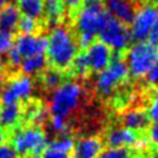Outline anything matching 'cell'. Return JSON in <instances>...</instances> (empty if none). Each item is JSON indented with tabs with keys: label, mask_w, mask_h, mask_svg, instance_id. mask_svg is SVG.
Listing matches in <instances>:
<instances>
[{
	"label": "cell",
	"mask_w": 158,
	"mask_h": 158,
	"mask_svg": "<svg viewBox=\"0 0 158 158\" xmlns=\"http://www.w3.org/2000/svg\"><path fill=\"white\" fill-rule=\"evenodd\" d=\"M46 40V59L58 70L69 68L78 54V43L74 33L67 26L57 25L49 31Z\"/></svg>",
	"instance_id": "cell-1"
},
{
	"label": "cell",
	"mask_w": 158,
	"mask_h": 158,
	"mask_svg": "<svg viewBox=\"0 0 158 158\" xmlns=\"http://www.w3.org/2000/svg\"><path fill=\"white\" fill-rule=\"evenodd\" d=\"M84 98V88L78 80H65L51 91L48 99V111L52 116L68 118L74 114Z\"/></svg>",
	"instance_id": "cell-2"
},
{
	"label": "cell",
	"mask_w": 158,
	"mask_h": 158,
	"mask_svg": "<svg viewBox=\"0 0 158 158\" xmlns=\"http://www.w3.org/2000/svg\"><path fill=\"white\" fill-rule=\"evenodd\" d=\"M107 17L109 15L104 10L102 5L83 4V7L78 10L74 19V26L78 33V46L88 48L94 42L95 36L99 35Z\"/></svg>",
	"instance_id": "cell-3"
},
{
	"label": "cell",
	"mask_w": 158,
	"mask_h": 158,
	"mask_svg": "<svg viewBox=\"0 0 158 158\" xmlns=\"http://www.w3.org/2000/svg\"><path fill=\"white\" fill-rule=\"evenodd\" d=\"M125 63L128 75L135 79H142L158 60V46L148 41L135 42L126 51Z\"/></svg>",
	"instance_id": "cell-4"
},
{
	"label": "cell",
	"mask_w": 158,
	"mask_h": 158,
	"mask_svg": "<svg viewBox=\"0 0 158 158\" xmlns=\"http://www.w3.org/2000/svg\"><path fill=\"white\" fill-rule=\"evenodd\" d=\"M47 144V135L38 126L19 127L11 135V146L17 156H37Z\"/></svg>",
	"instance_id": "cell-5"
},
{
	"label": "cell",
	"mask_w": 158,
	"mask_h": 158,
	"mask_svg": "<svg viewBox=\"0 0 158 158\" xmlns=\"http://www.w3.org/2000/svg\"><path fill=\"white\" fill-rule=\"evenodd\" d=\"M127 77L128 70L125 60L120 57L112 58L111 63L95 77L94 89L100 96L107 98L127 79Z\"/></svg>",
	"instance_id": "cell-6"
},
{
	"label": "cell",
	"mask_w": 158,
	"mask_h": 158,
	"mask_svg": "<svg viewBox=\"0 0 158 158\" xmlns=\"http://www.w3.org/2000/svg\"><path fill=\"white\" fill-rule=\"evenodd\" d=\"M158 19V7L152 2H144L136 7L132 21L130 22V33L136 42L147 41L152 33L154 23Z\"/></svg>",
	"instance_id": "cell-7"
},
{
	"label": "cell",
	"mask_w": 158,
	"mask_h": 158,
	"mask_svg": "<svg viewBox=\"0 0 158 158\" xmlns=\"http://www.w3.org/2000/svg\"><path fill=\"white\" fill-rule=\"evenodd\" d=\"M100 42L106 44L112 52H122L130 47L131 33L127 26L112 17H107L99 32Z\"/></svg>",
	"instance_id": "cell-8"
},
{
	"label": "cell",
	"mask_w": 158,
	"mask_h": 158,
	"mask_svg": "<svg viewBox=\"0 0 158 158\" xmlns=\"http://www.w3.org/2000/svg\"><path fill=\"white\" fill-rule=\"evenodd\" d=\"M35 93V81L27 75H16L6 83L0 99L4 105L19 104L20 101L28 100Z\"/></svg>",
	"instance_id": "cell-9"
},
{
	"label": "cell",
	"mask_w": 158,
	"mask_h": 158,
	"mask_svg": "<svg viewBox=\"0 0 158 158\" xmlns=\"http://www.w3.org/2000/svg\"><path fill=\"white\" fill-rule=\"evenodd\" d=\"M23 58L40 56L46 53L47 40L42 35H20L12 46Z\"/></svg>",
	"instance_id": "cell-10"
},
{
	"label": "cell",
	"mask_w": 158,
	"mask_h": 158,
	"mask_svg": "<svg viewBox=\"0 0 158 158\" xmlns=\"http://www.w3.org/2000/svg\"><path fill=\"white\" fill-rule=\"evenodd\" d=\"M85 57L89 63V69L93 72L104 70L112 60V51L100 41H94L88 48H85Z\"/></svg>",
	"instance_id": "cell-11"
},
{
	"label": "cell",
	"mask_w": 158,
	"mask_h": 158,
	"mask_svg": "<svg viewBox=\"0 0 158 158\" xmlns=\"http://www.w3.org/2000/svg\"><path fill=\"white\" fill-rule=\"evenodd\" d=\"M137 139L138 135L136 132L123 126H116L106 131L102 141L111 148H130L136 144Z\"/></svg>",
	"instance_id": "cell-12"
},
{
	"label": "cell",
	"mask_w": 158,
	"mask_h": 158,
	"mask_svg": "<svg viewBox=\"0 0 158 158\" xmlns=\"http://www.w3.org/2000/svg\"><path fill=\"white\" fill-rule=\"evenodd\" d=\"M104 149V141L99 136H84L74 142V158H96Z\"/></svg>",
	"instance_id": "cell-13"
},
{
	"label": "cell",
	"mask_w": 158,
	"mask_h": 158,
	"mask_svg": "<svg viewBox=\"0 0 158 158\" xmlns=\"http://www.w3.org/2000/svg\"><path fill=\"white\" fill-rule=\"evenodd\" d=\"M106 14L127 25L132 21V17L136 11V6L132 0H105Z\"/></svg>",
	"instance_id": "cell-14"
},
{
	"label": "cell",
	"mask_w": 158,
	"mask_h": 158,
	"mask_svg": "<svg viewBox=\"0 0 158 158\" xmlns=\"http://www.w3.org/2000/svg\"><path fill=\"white\" fill-rule=\"evenodd\" d=\"M74 141L70 136H58L56 139L49 142L42 151L41 158H68L73 151Z\"/></svg>",
	"instance_id": "cell-15"
},
{
	"label": "cell",
	"mask_w": 158,
	"mask_h": 158,
	"mask_svg": "<svg viewBox=\"0 0 158 158\" xmlns=\"http://www.w3.org/2000/svg\"><path fill=\"white\" fill-rule=\"evenodd\" d=\"M148 122H149V120H148L146 111L142 109H138V107L126 110L121 116L122 126L136 132V133L147 128Z\"/></svg>",
	"instance_id": "cell-16"
},
{
	"label": "cell",
	"mask_w": 158,
	"mask_h": 158,
	"mask_svg": "<svg viewBox=\"0 0 158 158\" xmlns=\"http://www.w3.org/2000/svg\"><path fill=\"white\" fill-rule=\"evenodd\" d=\"M21 19V14L16 5L5 4L0 7V32L12 33L17 30L19 21Z\"/></svg>",
	"instance_id": "cell-17"
},
{
	"label": "cell",
	"mask_w": 158,
	"mask_h": 158,
	"mask_svg": "<svg viewBox=\"0 0 158 158\" xmlns=\"http://www.w3.org/2000/svg\"><path fill=\"white\" fill-rule=\"evenodd\" d=\"M22 117V110L19 104L4 105L0 112V125L4 128H15Z\"/></svg>",
	"instance_id": "cell-18"
},
{
	"label": "cell",
	"mask_w": 158,
	"mask_h": 158,
	"mask_svg": "<svg viewBox=\"0 0 158 158\" xmlns=\"http://www.w3.org/2000/svg\"><path fill=\"white\" fill-rule=\"evenodd\" d=\"M64 11L62 0H43V16L49 25L57 26L64 16Z\"/></svg>",
	"instance_id": "cell-19"
},
{
	"label": "cell",
	"mask_w": 158,
	"mask_h": 158,
	"mask_svg": "<svg viewBox=\"0 0 158 158\" xmlns=\"http://www.w3.org/2000/svg\"><path fill=\"white\" fill-rule=\"evenodd\" d=\"M47 65V59L44 54H40V56H33V57H28V58H23L20 68L23 75L27 77H32L36 74L42 73L46 69Z\"/></svg>",
	"instance_id": "cell-20"
},
{
	"label": "cell",
	"mask_w": 158,
	"mask_h": 158,
	"mask_svg": "<svg viewBox=\"0 0 158 158\" xmlns=\"http://www.w3.org/2000/svg\"><path fill=\"white\" fill-rule=\"evenodd\" d=\"M17 9L23 16L38 20L43 16V0H17Z\"/></svg>",
	"instance_id": "cell-21"
},
{
	"label": "cell",
	"mask_w": 158,
	"mask_h": 158,
	"mask_svg": "<svg viewBox=\"0 0 158 158\" xmlns=\"http://www.w3.org/2000/svg\"><path fill=\"white\" fill-rule=\"evenodd\" d=\"M63 83V74L56 68L44 69L41 74V85L46 90H54Z\"/></svg>",
	"instance_id": "cell-22"
},
{
	"label": "cell",
	"mask_w": 158,
	"mask_h": 158,
	"mask_svg": "<svg viewBox=\"0 0 158 158\" xmlns=\"http://www.w3.org/2000/svg\"><path fill=\"white\" fill-rule=\"evenodd\" d=\"M25 116L28 120V122H31L33 125H40V123H43L46 121L47 110L40 104H30L26 107Z\"/></svg>",
	"instance_id": "cell-23"
},
{
	"label": "cell",
	"mask_w": 158,
	"mask_h": 158,
	"mask_svg": "<svg viewBox=\"0 0 158 158\" xmlns=\"http://www.w3.org/2000/svg\"><path fill=\"white\" fill-rule=\"evenodd\" d=\"M69 68H72V72L77 77H79V78L86 77L90 69H89V63L85 57V53H78L77 57L73 59Z\"/></svg>",
	"instance_id": "cell-24"
},
{
	"label": "cell",
	"mask_w": 158,
	"mask_h": 158,
	"mask_svg": "<svg viewBox=\"0 0 158 158\" xmlns=\"http://www.w3.org/2000/svg\"><path fill=\"white\" fill-rule=\"evenodd\" d=\"M48 127H49V131L53 135L64 136V135H67V132L69 130V122H68V118H65V117H62V116H52L49 118Z\"/></svg>",
	"instance_id": "cell-25"
},
{
	"label": "cell",
	"mask_w": 158,
	"mask_h": 158,
	"mask_svg": "<svg viewBox=\"0 0 158 158\" xmlns=\"http://www.w3.org/2000/svg\"><path fill=\"white\" fill-rule=\"evenodd\" d=\"M96 158H133L128 148H104Z\"/></svg>",
	"instance_id": "cell-26"
},
{
	"label": "cell",
	"mask_w": 158,
	"mask_h": 158,
	"mask_svg": "<svg viewBox=\"0 0 158 158\" xmlns=\"http://www.w3.org/2000/svg\"><path fill=\"white\" fill-rule=\"evenodd\" d=\"M17 30L21 32V35H35V32L38 30V22L35 19L22 16L19 21Z\"/></svg>",
	"instance_id": "cell-27"
},
{
	"label": "cell",
	"mask_w": 158,
	"mask_h": 158,
	"mask_svg": "<svg viewBox=\"0 0 158 158\" xmlns=\"http://www.w3.org/2000/svg\"><path fill=\"white\" fill-rule=\"evenodd\" d=\"M146 114L148 116V120H152L153 122H158V91H156L149 98Z\"/></svg>",
	"instance_id": "cell-28"
},
{
	"label": "cell",
	"mask_w": 158,
	"mask_h": 158,
	"mask_svg": "<svg viewBox=\"0 0 158 158\" xmlns=\"http://www.w3.org/2000/svg\"><path fill=\"white\" fill-rule=\"evenodd\" d=\"M12 46H14V40L11 33L0 32V56L7 54V52L12 48Z\"/></svg>",
	"instance_id": "cell-29"
},
{
	"label": "cell",
	"mask_w": 158,
	"mask_h": 158,
	"mask_svg": "<svg viewBox=\"0 0 158 158\" xmlns=\"http://www.w3.org/2000/svg\"><path fill=\"white\" fill-rule=\"evenodd\" d=\"M146 84L152 89H158V60L156 64L149 69V72L144 77Z\"/></svg>",
	"instance_id": "cell-30"
},
{
	"label": "cell",
	"mask_w": 158,
	"mask_h": 158,
	"mask_svg": "<svg viewBox=\"0 0 158 158\" xmlns=\"http://www.w3.org/2000/svg\"><path fill=\"white\" fill-rule=\"evenodd\" d=\"M146 139L148 144L153 146L154 148H158V122H153L148 126Z\"/></svg>",
	"instance_id": "cell-31"
},
{
	"label": "cell",
	"mask_w": 158,
	"mask_h": 158,
	"mask_svg": "<svg viewBox=\"0 0 158 158\" xmlns=\"http://www.w3.org/2000/svg\"><path fill=\"white\" fill-rule=\"evenodd\" d=\"M7 63L11 65V67H14V68H17V67H20V64H21V62H22V57L19 54V52L12 47L9 52H7Z\"/></svg>",
	"instance_id": "cell-32"
},
{
	"label": "cell",
	"mask_w": 158,
	"mask_h": 158,
	"mask_svg": "<svg viewBox=\"0 0 158 158\" xmlns=\"http://www.w3.org/2000/svg\"><path fill=\"white\" fill-rule=\"evenodd\" d=\"M0 158H17V153L11 144L2 143L0 146Z\"/></svg>",
	"instance_id": "cell-33"
},
{
	"label": "cell",
	"mask_w": 158,
	"mask_h": 158,
	"mask_svg": "<svg viewBox=\"0 0 158 158\" xmlns=\"http://www.w3.org/2000/svg\"><path fill=\"white\" fill-rule=\"evenodd\" d=\"M84 0H62V4L64 6V9H68L70 11H74V10H78L81 4H83Z\"/></svg>",
	"instance_id": "cell-34"
},
{
	"label": "cell",
	"mask_w": 158,
	"mask_h": 158,
	"mask_svg": "<svg viewBox=\"0 0 158 158\" xmlns=\"http://www.w3.org/2000/svg\"><path fill=\"white\" fill-rule=\"evenodd\" d=\"M147 41L151 42V43H153V44H157V46H158V19H157V21H156V23H154V27H153V30H152V33H151V36L148 37Z\"/></svg>",
	"instance_id": "cell-35"
},
{
	"label": "cell",
	"mask_w": 158,
	"mask_h": 158,
	"mask_svg": "<svg viewBox=\"0 0 158 158\" xmlns=\"http://www.w3.org/2000/svg\"><path fill=\"white\" fill-rule=\"evenodd\" d=\"M147 147H148V142H147V139H146V138H139V137H138L136 144L133 146V148L137 149L138 152H143V151H146Z\"/></svg>",
	"instance_id": "cell-36"
},
{
	"label": "cell",
	"mask_w": 158,
	"mask_h": 158,
	"mask_svg": "<svg viewBox=\"0 0 158 158\" xmlns=\"http://www.w3.org/2000/svg\"><path fill=\"white\" fill-rule=\"evenodd\" d=\"M5 85H6V75H5L4 70L0 68V94L2 93Z\"/></svg>",
	"instance_id": "cell-37"
},
{
	"label": "cell",
	"mask_w": 158,
	"mask_h": 158,
	"mask_svg": "<svg viewBox=\"0 0 158 158\" xmlns=\"http://www.w3.org/2000/svg\"><path fill=\"white\" fill-rule=\"evenodd\" d=\"M4 139H5V135H4V132H2V130L0 128V146L4 143Z\"/></svg>",
	"instance_id": "cell-38"
},
{
	"label": "cell",
	"mask_w": 158,
	"mask_h": 158,
	"mask_svg": "<svg viewBox=\"0 0 158 158\" xmlns=\"http://www.w3.org/2000/svg\"><path fill=\"white\" fill-rule=\"evenodd\" d=\"M149 158H158V149L154 151V152H152L151 156H149Z\"/></svg>",
	"instance_id": "cell-39"
},
{
	"label": "cell",
	"mask_w": 158,
	"mask_h": 158,
	"mask_svg": "<svg viewBox=\"0 0 158 158\" xmlns=\"http://www.w3.org/2000/svg\"><path fill=\"white\" fill-rule=\"evenodd\" d=\"M0 1H1V4H10L11 0H0Z\"/></svg>",
	"instance_id": "cell-40"
},
{
	"label": "cell",
	"mask_w": 158,
	"mask_h": 158,
	"mask_svg": "<svg viewBox=\"0 0 158 158\" xmlns=\"http://www.w3.org/2000/svg\"><path fill=\"white\" fill-rule=\"evenodd\" d=\"M27 158H41V157H38V156H28Z\"/></svg>",
	"instance_id": "cell-41"
},
{
	"label": "cell",
	"mask_w": 158,
	"mask_h": 158,
	"mask_svg": "<svg viewBox=\"0 0 158 158\" xmlns=\"http://www.w3.org/2000/svg\"><path fill=\"white\" fill-rule=\"evenodd\" d=\"M149 2H152V4H154V2H158V0H149Z\"/></svg>",
	"instance_id": "cell-42"
},
{
	"label": "cell",
	"mask_w": 158,
	"mask_h": 158,
	"mask_svg": "<svg viewBox=\"0 0 158 158\" xmlns=\"http://www.w3.org/2000/svg\"><path fill=\"white\" fill-rule=\"evenodd\" d=\"M1 5H2V4H1V1H0V7H1Z\"/></svg>",
	"instance_id": "cell-43"
},
{
	"label": "cell",
	"mask_w": 158,
	"mask_h": 158,
	"mask_svg": "<svg viewBox=\"0 0 158 158\" xmlns=\"http://www.w3.org/2000/svg\"><path fill=\"white\" fill-rule=\"evenodd\" d=\"M0 112H1V106H0Z\"/></svg>",
	"instance_id": "cell-44"
}]
</instances>
